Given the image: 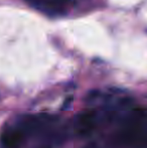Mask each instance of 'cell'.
Segmentation results:
<instances>
[{
  "label": "cell",
  "mask_w": 147,
  "mask_h": 148,
  "mask_svg": "<svg viewBox=\"0 0 147 148\" xmlns=\"http://www.w3.org/2000/svg\"><path fill=\"white\" fill-rule=\"evenodd\" d=\"M32 7L49 15L65 13V5L71 0H26Z\"/></svg>",
  "instance_id": "6da1fadb"
},
{
  "label": "cell",
  "mask_w": 147,
  "mask_h": 148,
  "mask_svg": "<svg viewBox=\"0 0 147 148\" xmlns=\"http://www.w3.org/2000/svg\"><path fill=\"white\" fill-rule=\"evenodd\" d=\"M26 135L17 125L6 129L1 135V144L4 148H19L23 144Z\"/></svg>",
  "instance_id": "7a4b0ae2"
}]
</instances>
